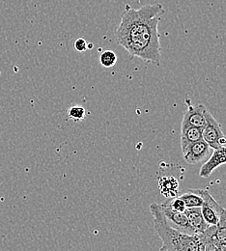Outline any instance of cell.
<instances>
[{
  "label": "cell",
  "instance_id": "obj_1",
  "mask_svg": "<svg viewBox=\"0 0 226 251\" xmlns=\"http://www.w3.org/2000/svg\"><path fill=\"white\" fill-rule=\"evenodd\" d=\"M163 14L164 8L161 3L147 4L139 9L125 5L115 32L117 44L131 57L160 65L162 48L159 24Z\"/></svg>",
  "mask_w": 226,
  "mask_h": 251
},
{
  "label": "cell",
  "instance_id": "obj_2",
  "mask_svg": "<svg viewBox=\"0 0 226 251\" xmlns=\"http://www.w3.org/2000/svg\"><path fill=\"white\" fill-rule=\"evenodd\" d=\"M150 211L154 218L155 230L162 240L161 251H204L197 234L181 232L168 224L161 211L160 204H151Z\"/></svg>",
  "mask_w": 226,
  "mask_h": 251
},
{
  "label": "cell",
  "instance_id": "obj_3",
  "mask_svg": "<svg viewBox=\"0 0 226 251\" xmlns=\"http://www.w3.org/2000/svg\"><path fill=\"white\" fill-rule=\"evenodd\" d=\"M197 235L204 247V251H226V208H224L217 225H209Z\"/></svg>",
  "mask_w": 226,
  "mask_h": 251
},
{
  "label": "cell",
  "instance_id": "obj_4",
  "mask_svg": "<svg viewBox=\"0 0 226 251\" xmlns=\"http://www.w3.org/2000/svg\"><path fill=\"white\" fill-rule=\"evenodd\" d=\"M202 139L213 149L226 144V137L222 126L210 112L207 115V124L202 129Z\"/></svg>",
  "mask_w": 226,
  "mask_h": 251
},
{
  "label": "cell",
  "instance_id": "obj_5",
  "mask_svg": "<svg viewBox=\"0 0 226 251\" xmlns=\"http://www.w3.org/2000/svg\"><path fill=\"white\" fill-rule=\"evenodd\" d=\"M186 103L188 105V110L183 117L181 126H192L203 129L207 124V115L209 113L208 109L202 103L193 105L189 98L186 99Z\"/></svg>",
  "mask_w": 226,
  "mask_h": 251
},
{
  "label": "cell",
  "instance_id": "obj_6",
  "mask_svg": "<svg viewBox=\"0 0 226 251\" xmlns=\"http://www.w3.org/2000/svg\"><path fill=\"white\" fill-rule=\"evenodd\" d=\"M213 150L214 149L211 148L203 139H200L188 144L182 149V153L186 162L189 164H197L208 159L213 153Z\"/></svg>",
  "mask_w": 226,
  "mask_h": 251
},
{
  "label": "cell",
  "instance_id": "obj_7",
  "mask_svg": "<svg viewBox=\"0 0 226 251\" xmlns=\"http://www.w3.org/2000/svg\"><path fill=\"white\" fill-rule=\"evenodd\" d=\"M203 204L201 205V213L205 221L209 225H217L224 208L215 200L207 189H200Z\"/></svg>",
  "mask_w": 226,
  "mask_h": 251
},
{
  "label": "cell",
  "instance_id": "obj_8",
  "mask_svg": "<svg viewBox=\"0 0 226 251\" xmlns=\"http://www.w3.org/2000/svg\"><path fill=\"white\" fill-rule=\"evenodd\" d=\"M160 208L163 214V217L165 218V220L170 226L187 234H195L192 226L189 223V220L185 213L174 211L169 207V205L166 202L163 204H160Z\"/></svg>",
  "mask_w": 226,
  "mask_h": 251
},
{
  "label": "cell",
  "instance_id": "obj_9",
  "mask_svg": "<svg viewBox=\"0 0 226 251\" xmlns=\"http://www.w3.org/2000/svg\"><path fill=\"white\" fill-rule=\"evenodd\" d=\"M226 163V146H222L213 150L211 156L208 157L206 162L201 166L199 176L202 178H208L218 167Z\"/></svg>",
  "mask_w": 226,
  "mask_h": 251
},
{
  "label": "cell",
  "instance_id": "obj_10",
  "mask_svg": "<svg viewBox=\"0 0 226 251\" xmlns=\"http://www.w3.org/2000/svg\"><path fill=\"white\" fill-rule=\"evenodd\" d=\"M184 213L187 216L189 223L192 226L195 234L203 232L209 226V224L205 221L202 216L200 207L187 208Z\"/></svg>",
  "mask_w": 226,
  "mask_h": 251
},
{
  "label": "cell",
  "instance_id": "obj_11",
  "mask_svg": "<svg viewBox=\"0 0 226 251\" xmlns=\"http://www.w3.org/2000/svg\"><path fill=\"white\" fill-rule=\"evenodd\" d=\"M159 188L164 197L173 198L178 193L179 182L173 176H163L159 180Z\"/></svg>",
  "mask_w": 226,
  "mask_h": 251
},
{
  "label": "cell",
  "instance_id": "obj_12",
  "mask_svg": "<svg viewBox=\"0 0 226 251\" xmlns=\"http://www.w3.org/2000/svg\"><path fill=\"white\" fill-rule=\"evenodd\" d=\"M202 139V129L188 126H181V149L185 148L188 144Z\"/></svg>",
  "mask_w": 226,
  "mask_h": 251
},
{
  "label": "cell",
  "instance_id": "obj_13",
  "mask_svg": "<svg viewBox=\"0 0 226 251\" xmlns=\"http://www.w3.org/2000/svg\"><path fill=\"white\" fill-rule=\"evenodd\" d=\"M182 200L185 202L187 208L201 207L203 204V198L200 189H189L180 195Z\"/></svg>",
  "mask_w": 226,
  "mask_h": 251
},
{
  "label": "cell",
  "instance_id": "obj_14",
  "mask_svg": "<svg viewBox=\"0 0 226 251\" xmlns=\"http://www.w3.org/2000/svg\"><path fill=\"white\" fill-rule=\"evenodd\" d=\"M117 60V55L114 51L110 50H103L100 55V63L104 68H112L116 64Z\"/></svg>",
  "mask_w": 226,
  "mask_h": 251
},
{
  "label": "cell",
  "instance_id": "obj_15",
  "mask_svg": "<svg viewBox=\"0 0 226 251\" xmlns=\"http://www.w3.org/2000/svg\"><path fill=\"white\" fill-rule=\"evenodd\" d=\"M85 109L79 105H73L68 110V116L74 121H82L85 118Z\"/></svg>",
  "mask_w": 226,
  "mask_h": 251
},
{
  "label": "cell",
  "instance_id": "obj_16",
  "mask_svg": "<svg viewBox=\"0 0 226 251\" xmlns=\"http://www.w3.org/2000/svg\"><path fill=\"white\" fill-rule=\"evenodd\" d=\"M166 203L169 205V207L171 209H173L174 211H177V212L184 213L185 210L187 209L185 202L182 200V198L180 196H175L171 200L167 201Z\"/></svg>",
  "mask_w": 226,
  "mask_h": 251
},
{
  "label": "cell",
  "instance_id": "obj_17",
  "mask_svg": "<svg viewBox=\"0 0 226 251\" xmlns=\"http://www.w3.org/2000/svg\"><path fill=\"white\" fill-rule=\"evenodd\" d=\"M74 46H75V50L78 52H84L87 50V42L82 38L76 39Z\"/></svg>",
  "mask_w": 226,
  "mask_h": 251
}]
</instances>
